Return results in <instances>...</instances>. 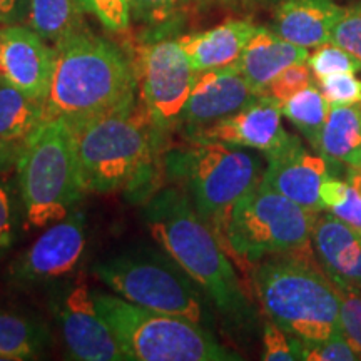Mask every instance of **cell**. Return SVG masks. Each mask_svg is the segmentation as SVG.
<instances>
[{"instance_id": "cell-1", "label": "cell", "mask_w": 361, "mask_h": 361, "mask_svg": "<svg viewBox=\"0 0 361 361\" xmlns=\"http://www.w3.org/2000/svg\"><path fill=\"white\" fill-rule=\"evenodd\" d=\"M142 216L162 251L186 271L221 313L236 322L250 318V303L223 251V241L186 192L178 188L162 189L144 206Z\"/></svg>"}, {"instance_id": "cell-2", "label": "cell", "mask_w": 361, "mask_h": 361, "mask_svg": "<svg viewBox=\"0 0 361 361\" xmlns=\"http://www.w3.org/2000/svg\"><path fill=\"white\" fill-rule=\"evenodd\" d=\"M85 192H114L146 183L156 147L152 126L137 96L102 114L69 121Z\"/></svg>"}, {"instance_id": "cell-3", "label": "cell", "mask_w": 361, "mask_h": 361, "mask_svg": "<svg viewBox=\"0 0 361 361\" xmlns=\"http://www.w3.org/2000/svg\"><path fill=\"white\" fill-rule=\"evenodd\" d=\"M54 47L57 61L45 117L85 119L137 94L135 67L111 40L82 29Z\"/></svg>"}, {"instance_id": "cell-4", "label": "cell", "mask_w": 361, "mask_h": 361, "mask_svg": "<svg viewBox=\"0 0 361 361\" xmlns=\"http://www.w3.org/2000/svg\"><path fill=\"white\" fill-rule=\"evenodd\" d=\"M255 290L271 322L301 341L340 333V296L305 250L269 256L255 271Z\"/></svg>"}, {"instance_id": "cell-5", "label": "cell", "mask_w": 361, "mask_h": 361, "mask_svg": "<svg viewBox=\"0 0 361 361\" xmlns=\"http://www.w3.org/2000/svg\"><path fill=\"white\" fill-rule=\"evenodd\" d=\"M25 223L45 228L64 219L84 196L74 133L64 117H45L22 141L16 159Z\"/></svg>"}, {"instance_id": "cell-6", "label": "cell", "mask_w": 361, "mask_h": 361, "mask_svg": "<svg viewBox=\"0 0 361 361\" xmlns=\"http://www.w3.org/2000/svg\"><path fill=\"white\" fill-rule=\"evenodd\" d=\"M164 168L183 184L192 206L223 241L233 207L263 179L261 161L246 147L191 141L168 151Z\"/></svg>"}, {"instance_id": "cell-7", "label": "cell", "mask_w": 361, "mask_h": 361, "mask_svg": "<svg viewBox=\"0 0 361 361\" xmlns=\"http://www.w3.org/2000/svg\"><path fill=\"white\" fill-rule=\"evenodd\" d=\"M99 313L114 333L130 361H234L236 351L226 348L204 328L183 316L166 314L130 303L109 293H92Z\"/></svg>"}, {"instance_id": "cell-8", "label": "cell", "mask_w": 361, "mask_h": 361, "mask_svg": "<svg viewBox=\"0 0 361 361\" xmlns=\"http://www.w3.org/2000/svg\"><path fill=\"white\" fill-rule=\"evenodd\" d=\"M92 273L130 303L204 323L202 290L166 251L137 247L117 252L94 264Z\"/></svg>"}, {"instance_id": "cell-9", "label": "cell", "mask_w": 361, "mask_h": 361, "mask_svg": "<svg viewBox=\"0 0 361 361\" xmlns=\"http://www.w3.org/2000/svg\"><path fill=\"white\" fill-rule=\"evenodd\" d=\"M318 214L288 200L261 179L234 204L223 243L247 261L310 250Z\"/></svg>"}, {"instance_id": "cell-10", "label": "cell", "mask_w": 361, "mask_h": 361, "mask_svg": "<svg viewBox=\"0 0 361 361\" xmlns=\"http://www.w3.org/2000/svg\"><path fill=\"white\" fill-rule=\"evenodd\" d=\"M134 67L141 99L156 130H169L180 124L197 72L178 39H157L139 45Z\"/></svg>"}, {"instance_id": "cell-11", "label": "cell", "mask_w": 361, "mask_h": 361, "mask_svg": "<svg viewBox=\"0 0 361 361\" xmlns=\"http://www.w3.org/2000/svg\"><path fill=\"white\" fill-rule=\"evenodd\" d=\"M67 351L80 361H123L126 356L114 333L99 313L84 278L62 279L49 300Z\"/></svg>"}, {"instance_id": "cell-12", "label": "cell", "mask_w": 361, "mask_h": 361, "mask_svg": "<svg viewBox=\"0 0 361 361\" xmlns=\"http://www.w3.org/2000/svg\"><path fill=\"white\" fill-rule=\"evenodd\" d=\"M85 246V216L80 211H71L13 259L8 279L19 286L61 281L82 263Z\"/></svg>"}, {"instance_id": "cell-13", "label": "cell", "mask_w": 361, "mask_h": 361, "mask_svg": "<svg viewBox=\"0 0 361 361\" xmlns=\"http://www.w3.org/2000/svg\"><path fill=\"white\" fill-rule=\"evenodd\" d=\"M56 47L32 27L0 25V79L34 101L45 104L56 71Z\"/></svg>"}, {"instance_id": "cell-14", "label": "cell", "mask_w": 361, "mask_h": 361, "mask_svg": "<svg viewBox=\"0 0 361 361\" xmlns=\"http://www.w3.org/2000/svg\"><path fill=\"white\" fill-rule=\"evenodd\" d=\"M191 141H218L256 149L266 154L281 149L291 139L283 128L281 104L268 94L255 99L241 111L188 133Z\"/></svg>"}, {"instance_id": "cell-15", "label": "cell", "mask_w": 361, "mask_h": 361, "mask_svg": "<svg viewBox=\"0 0 361 361\" xmlns=\"http://www.w3.org/2000/svg\"><path fill=\"white\" fill-rule=\"evenodd\" d=\"M266 171L263 180L276 189L288 200L295 201L311 213H322L324 204L322 201V184L331 174V169L338 173L324 157L314 156L306 151L296 135L281 149L266 154Z\"/></svg>"}, {"instance_id": "cell-16", "label": "cell", "mask_w": 361, "mask_h": 361, "mask_svg": "<svg viewBox=\"0 0 361 361\" xmlns=\"http://www.w3.org/2000/svg\"><path fill=\"white\" fill-rule=\"evenodd\" d=\"M258 94L247 84L236 64L197 72L184 106L180 124L188 133L206 128L214 121L241 111L258 99Z\"/></svg>"}, {"instance_id": "cell-17", "label": "cell", "mask_w": 361, "mask_h": 361, "mask_svg": "<svg viewBox=\"0 0 361 361\" xmlns=\"http://www.w3.org/2000/svg\"><path fill=\"white\" fill-rule=\"evenodd\" d=\"M343 8L335 0H281L274 12V32L311 49L333 42Z\"/></svg>"}, {"instance_id": "cell-18", "label": "cell", "mask_w": 361, "mask_h": 361, "mask_svg": "<svg viewBox=\"0 0 361 361\" xmlns=\"http://www.w3.org/2000/svg\"><path fill=\"white\" fill-rule=\"evenodd\" d=\"M308 49L283 39L274 30L258 27L236 66L256 92L266 94L278 74L290 66L308 62Z\"/></svg>"}, {"instance_id": "cell-19", "label": "cell", "mask_w": 361, "mask_h": 361, "mask_svg": "<svg viewBox=\"0 0 361 361\" xmlns=\"http://www.w3.org/2000/svg\"><path fill=\"white\" fill-rule=\"evenodd\" d=\"M311 239L324 273L361 286V234L335 214H318Z\"/></svg>"}, {"instance_id": "cell-20", "label": "cell", "mask_w": 361, "mask_h": 361, "mask_svg": "<svg viewBox=\"0 0 361 361\" xmlns=\"http://www.w3.org/2000/svg\"><path fill=\"white\" fill-rule=\"evenodd\" d=\"M256 29L250 20H228L202 32L179 35L178 42L192 69L202 72L236 64Z\"/></svg>"}, {"instance_id": "cell-21", "label": "cell", "mask_w": 361, "mask_h": 361, "mask_svg": "<svg viewBox=\"0 0 361 361\" xmlns=\"http://www.w3.org/2000/svg\"><path fill=\"white\" fill-rule=\"evenodd\" d=\"M316 151L335 169H361V102L329 106Z\"/></svg>"}, {"instance_id": "cell-22", "label": "cell", "mask_w": 361, "mask_h": 361, "mask_svg": "<svg viewBox=\"0 0 361 361\" xmlns=\"http://www.w3.org/2000/svg\"><path fill=\"white\" fill-rule=\"evenodd\" d=\"M51 345V331L37 316L0 305V360H39Z\"/></svg>"}, {"instance_id": "cell-23", "label": "cell", "mask_w": 361, "mask_h": 361, "mask_svg": "<svg viewBox=\"0 0 361 361\" xmlns=\"http://www.w3.org/2000/svg\"><path fill=\"white\" fill-rule=\"evenodd\" d=\"M45 119V104L0 79V142L20 144Z\"/></svg>"}, {"instance_id": "cell-24", "label": "cell", "mask_w": 361, "mask_h": 361, "mask_svg": "<svg viewBox=\"0 0 361 361\" xmlns=\"http://www.w3.org/2000/svg\"><path fill=\"white\" fill-rule=\"evenodd\" d=\"M30 27L54 45L85 29L79 0H29Z\"/></svg>"}, {"instance_id": "cell-25", "label": "cell", "mask_w": 361, "mask_h": 361, "mask_svg": "<svg viewBox=\"0 0 361 361\" xmlns=\"http://www.w3.org/2000/svg\"><path fill=\"white\" fill-rule=\"evenodd\" d=\"M281 112L301 134L308 139L313 149L318 147L319 135L326 123L329 104L318 84L313 82L281 104Z\"/></svg>"}, {"instance_id": "cell-26", "label": "cell", "mask_w": 361, "mask_h": 361, "mask_svg": "<svg viewBox=\"0 0 361 361\" xmlns=\"http://www.w3.org/2000/svg\"><path fill=\"white\" fill-rule=\"evenodd\" d=\"M340 296V329L361 355V286L329 278Z\"/></svg>"}, {"instance_id": "cell-27", "label": "cell", "mask_w": 361, "mask_h": 361, "mask_svg": "<svg viewBox=\"0 0 361 361\" xmlns=\"http://www.w3.org/2000/svg\"><path fill=\"white\" fill-rule=\"evenodd\" d=\"M188 0H130V13L151 29H169L180 20Z\"/></svg>"}, {"instance_id": "cell-28", "label": "cell", "mask_w": 361, "mask_h": 361, "mask_svg": "<svg viewBox=\"0 0 361 361\" xmlns=\"http://www.w3.org/2000/svg\"><path fill=\"white\" fill-rule=\"evenodd\" d=\"M308 64L316 80L333 74H345V72H353L355 74V72L361 71L360 62L345 49L333 42L318 47V51L308 57Z\"/></svg>"}, {"instance_id": "cell-29", "label": "cell", "mask_w": 361, "mask_h": 361, "mask_svg": "<svg viewBox=\"0 0 361 361\" xmlns=\"http://www.w3.org/2000/svg\"><path fill=\"white\" fill-rule=\"evenodd\" d=\"M84 12L101 22L104 29L112 34H124L129 30L130 0H79Z\"/></svg>"}, {"instance_id": "cell-30", "label": "cell", "mask_w": 361, "mask_h": 361, "mask_svg": "<svg viewBox=\"0 0 361 361\" xmlns=\"http://www.w3.org/2000/svg\"><path fill=\"white\" fill-rule=\"evenodd\" d=\"M301 358L306 361H358L361 355L340 331L322 341H301Z\"/></svg>"}, {"instance_id": "cell-31", "label": "cell", "mask_w": 361, "mask_h": 361, "mask_svg": "<svg viewBox=\"0 0 361 361\" xmlns=\"http://www.w3.org/2000/svg\"><path fill=\"white\" fill-rule=\"evenodd\" d=\"M263 360L266 361H298L301 358V340L278 326L274 322L264 324Z\"/></svg>"}, {"instance_id": "cell-32", "label": "cell", "mask_w": 361, "mask_h": 361, "mask_svg": "<svg viewBox=\"0 0 361 361\" xmlns=\"http://www.w3.org/2000/svg\"><path fill=\"white\" fill-rule=\"evenodd\" d=\"M316 84L322 89L329 106H351L361 102V79L356 78L353 72L328 75L316 80Z\"/></svg>"}, {"instance_id": "cell-33", "label": "cell", "mask_w": 361, "mask_h": 361, "mask_svg": "<svg viewBox=\"0 0 361 361\" xmlns=\"http://www.w3.org/2000/svg\"><path fill=\"white\" fill-rule=\"evenodd\" d=\"M313 82V71H311L310 64L308 62H300V64L290 66L281 74H278L269 84L266 94L273 97L274 101L283 104Z\"/></svg>"}, {"instance_id": "cell-34", "label": "cell", "mask_w": 361, "mask_h": 361, "mask_svg": "<svg viewBox=\"0 0 361 361\" xmlns=\"http://www.w3.org/2000/svg\"><path fill=\"white\" fill-rule=\"evenodd\" d=\"M333 44L340 45L361 64V4L343 8L333 30Z\"/></svg>"}, {"instance_id": "cell-35", "label": "cell", "mask_w": 361, "mask_h": 361, "mask_svg": "<svg viewBox=\"0 0 361 361\" xmlns=\"http://www.w3.org/2000/svg\"><path fill=\"white\" fill-rule=\"evenodd\" d=\"M19 207L11 184L0 180V258L11 250L17 239Z\"/></svg>"}, {"instance_id": "cell-36", "label": "cell", "mask_w": 361, "mask_h": 361, "mask_svg": "<svg viewBox=\"0 0 361 361\" xmlns=\"http://www.w3.org/2000/svg\"><path fill=\"white\" fill-rule=\"evenodd\" d=\"M345 178L348 180L346 200L329 213L335 214L338 219H341L343 223H346L356 233L361 234V169L346 168Z\"/></svg>"}, {"instance_id": "cell-37", "label": "cell", "mask_w": 361, "mask_h": 361, "mask_svg": "<svg viewBox=\"0 0 361 361\" xmlns=\"http://www.w3.org/2000/svg\"><path fill=\"white\" fill-rule=\"evenodd\" d=\"M319 194H322L324 209H335V207L343 204L346 200V194H348V180H346V178H340V176L336 174H329L322 184Z\"/></svg>"}, {"instance_id": "cell-38", "label": "cell", "mask_w": 361, "mask_h": 361, "mask_svg": "<svg viewBox=\"0 0 361 361\" xmlns=\"http://www.w3.org/2000/svg\"><path fill=\"white\" fill-rule=\"evenodd\" d=\"M24 13V0H0L2 24H16Z\"/></svg>"}, {"instance_id": "cell-39", "label": "cell", "mask_w": 361, "mask_h": 361, "mask_svg": "<svg viewBox=\"0 0 361 361\" xmlns=\"http://www.w3.org/2000/svg\"><path fill=\"white\" fill-rule=\"evenodd\" d=\"M20 144L0 142V174H4L12 164H16L17 152H19Z\"/></svg>"}, {"instance_id": "cell-40", "label": "cell", "mask_w": 361, "mask_h": 361, "mask_svg": "<svg viewBox=\"0 0 361 361\" xmlns=\"http://www.w3.org/2000/svg\"><path fill=\"white\" fill-rule=\"evenodd\" d=\"M201 2H234V0H201Z\"/></svg>"}, {"instance_id": "cell-41", "label": "cell", "mask_w": 361, "mask_h": 361, "mask_svg": "<svg viewBox=\"0 0 361 361\" xmlns=\"http://www.w3.org/2000/svg\"><path fill=\"white\" fill-rule=\"evenodd\" d=\"M0 25H4V24H2V20H0Z\"/></svg>"}]
</instances>
